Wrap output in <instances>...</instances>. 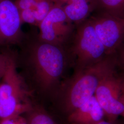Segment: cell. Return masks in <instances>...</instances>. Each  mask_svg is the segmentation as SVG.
Here are the masks:
<instances>
[{
  "label": "cell",
  "mask_w": 124,
  "mask_h": 124,
  "mask_svg": "<svg viewBox=\"0 0 124 124\" xmlns=\"http://www.w3.org/2000/svg\"><path fill=\"white\" fill-rule=\"evenodd\" d=\"M64 46L57 45L40 40H33L23 52L40 88L46 91L57 85L66 68L68 58L71 57Z\"/></svg>",
  "instance_id": "obj_1"
},
{
  "label": "cell",
  "mask_w": 124,
  "mask_h": 124,
  "mask_svg": "<svg viewBox=\"0 0 124 124\" xmlns=\"http://www.w3.org/2000/svg\"><path fill=\"white\" fill-rule=\"evenodd\" d=\"M116 64L113 55L92 66L75 70L64 89V105L68 114L94 96L103 79L115 72Z\"/></svg>",
  "instance_id": "obj_2"
},
{
  "label": "cell",
  "mask_w": 124,
  "mask_h": 124,
  "mask_svg": "<svg viewBox=\"0 0 124 124\" xmlns=\"http://www.w3.org/2000/svg\"><path fill=\"white\" fill-rule=\"evenodd\" d=\"M0 83V120L31 110L29 92L18 73L15 60L10 59Z\"/></svg>",
  "instance_id": "obj_3"
},
{
  "label": "cell",
  "mask_w": 124,
  "mask_h": 124,
  "mask_svg": "<svg viewBox=\"0 0 124 124\" xmlns=\"http://www.w3.org/2000/svg\"><path fill=\"white\" fill-rule=\"evenodd\" d=\"M73 39L70 53L75 60V70L92 66L110 56L89 18L78 23Z\"/></svg>",
  "instance_id": "obj_4"
},
{
  "label": "cell",
  "mask_w": 124,
  "mask_h": 124,
  "mask_svg": "<svg viewBox=\"0 0 124 124\" xmlns=\"http://www.w3.org/2000/svg\"><path fill=\"white\" fill-rule=\"evenodd\" d=\"M124 78L115 75V72L107 76L98 86L94 96L108 120L116 121L119 116H124Z\"/></svg>",
  "instance_id": "obj_5"
},
{
  "label": "cell",
  "mask_w": 124,
  "mask_h": 124,
  "mask_svg": "<svg viewBox=\"0 0 124 124\" xmlns=\"http://www.w3.org/2000/svg\"><path fill=\"white\" fill-rule=\"evenodd\" d=\"M63 5L61 2L56 5L40 23V40L53 44L64 46L72 35V22L65 13Z\"/></svg>",
  "instance_id": "obj_6"
},
{
  "label": "cell",
  "mask_w": 124,
  "mask_h": 124,
  "mask_svg": "<svg viewBox=\"0 0 124 124\" xmlns=\"http://www.w3.org/2000/svg\"><path fill=\"white\" fill-rule=\"evenodd\" d=\"M89 17L108 55H115L124 42V19L99 12Z\"/></svg>",
  "instance_id": "obj_7"
},
{
  "label": "cell",
  "mask_w": 124,
  "mask_h": 124,
  "mask_svg": "<svg viewBox=\"0 0 124 124\" xmlns=\"http://www.w3.org/2000/svg\"><path fill=\"white\" fill-rule=\"evenodd\" d=\"M19 11L12 0H0V45L18 42L21 37Z\"/></svg>",
  "instance_id": "obj_8"
},
{
  "label": "cell",
  "mask_w": 124,
  "mask_h": 124,
  "mask_svg": "<svg viewBox=\"0 0 124 124\" xmlns=\"http://www.w3.org/2000/svg\"><path fill=\"white\" fill-rule=\"evenodd\" d=\"M104 116V112L94 96L68 114V120L70 124H98Z\"/></svg>",
  "instance_id": "obj_9"
},
{
  "label": "cell",
  "mask_w": 124,
  "mask_h": 124,
  "mask_svg": "<svg viewBox=\"0 0 124 124\" xmlns=\"http://www.w3.org/2000/svg\"><path fill=\"white\" fill-rule=\"evenodd\" d=\"M63 9L69 20L78 23L88 18L96 9L95 0H68Z\"/></svg>",
  "instance_id": "obj_10"
},
{
  "label": "cell",
  "mask_w": 124,
  "mask_h": 124,
  "mask_svg": "<svg viewBox=\"0 0 124 124\" xmlns=\"http://www.w3.org/2000/svg\"><path fill=\"white\" fill-rule=\"evenodd\" d=\"M94 12L106 13L124 19V0H95Z\"/></svg>",
  "instance_id": "obj_11"
},
{
  "label": "cell",
  "mask_w": 124,
  "mask_h": 124,
  "mask_svg": "<svg viewBox=\"0 0 124 124\" xmlns=\"http://www.w3.org/2000/svg\"><path fill=\"white\" fill-rule=\"evenodd\" d=\"M28 119L29 124H57L51 117L42 111L33 112Z\"/></svg>",
  "instance_id": "obj_12"
},
{
  "label": "cell",
  "mask_w": 124,
  "mask_h": 124,
  "mask_svg": "<svg viewBox=\"0 0 124 124\" xmlns=\"http://www.w3.org/2000/svg\"><path fill=\"white\" fill-rule=\"evenodd\" d=\"M0 124H29V121L22 115H20L1 119Z\"/></svg>",
  "instance_id": "obj_13"
},
{
  "label": "cell",
  "mask_w": 124,
  "mask_h": 124,
  "mask_svg": "<svg viewBox=\"0 0 124 124\" xmlns=\"http://www.w3.org/2000/svg\"><path fill=\"white\" fill-rule=\"evenodd\" d=\"M11 56L0 53V80L4 74Z\"/></svg>",
  "instance_id": "obj_14"
},
{
  "label": "cell",
  "mask_w": 124,
  "mask_h": 124,
  "mask_svg": "<svg viewBox=\"0 0 124 124\" xmlns=\"http://www.w3.org/2000/svg\"><path fill=\"white\" fill-rule=\"evenodd\" d=\"M115 55L117 63L118 62L124 68V42L116 51Z\"/></svg>",
  "instance_id": "obj_15"
},
{
  "label": "cell",
  "mask_w": 124,
  "mask_h": 124,
  "mask_svg": "<svg viewBox=\"0 0 124 124\" xmlns=\"http://www.w3.org/2000/svg\"><path fill=\"white\" fill-rule=\"evenodd\" d=\"M98 124H117L116 121H110L108 120H102Z\"/></svg>",
  "instance_id": "obj_16"
},
{
  "label": "cell",
  "mask_w": 124,
  "mask_h": 124,
  "mask_svg": "<svg viewBox=\"0 0 124 124\" xmlns=\"http://www.w3.org/2000/svg\"><path fill=\"white\" fill-rule=\"evenodd\" d=\"M59 0L62 2L63 4H64L68 0Z\"/></svg>",
  "instance_id": "obj_17"
},
{
  "label": "cell",
  "mask_w": 124,
  "mask_h": 124,
  "mask_svg": "<svg viewBox=\"0 0 124 124\" xmlns=\"http://www.w3.org/2000/svg\"><path fill=\"white\" fill-rule=\"evenodd\" d=\"M122 100H123V102L124 104V92L123 94V96H122Z\"/></svg>",
  "instance_id": "obj_18"
}]
</instances>
